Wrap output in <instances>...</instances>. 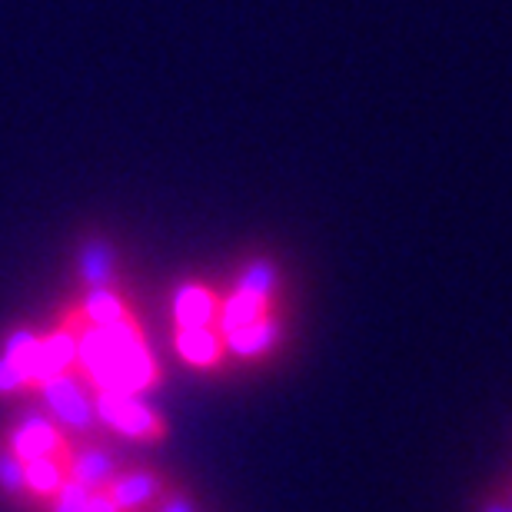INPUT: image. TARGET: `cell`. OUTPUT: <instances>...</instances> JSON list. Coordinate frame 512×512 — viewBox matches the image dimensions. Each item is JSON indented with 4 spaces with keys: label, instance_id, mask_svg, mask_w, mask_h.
I'll list each match as a JSON object with an SVG mask.
<instances>
[{
    "label": "cell",
    "instance_id": "obj_17",
    "mask_svg": "<svg viewBox=\"0 0 512 512\" xmlns=\"http://www.w3.org/2000/svg\"><path fill=\"white\" fill-rule=\"evenodd\" d=\"M0 489L7 496H24L27 483H24V459H20L10 446H0Z\"/></svg>",
    "mask_w": 512,
    "mask_h": 512
},
{
    "label": "cell",
    "instance_id": "obj_16",
    "mask_svg": "<svg viewBox=\"0 0 512 512\" xmlns=\"http://www.w3.org/2000/svg\"><path fill=\"white\" fill-rule=\"evenodd\" d=\"M90 493H94V489L67 476L64 483H60L57 493L50 499H44V503H47V512H84Z\"/></svg>",
    "mask_w": 512,
    "mask_h": 512
},
{
    "label": "cell",
    "instance_id": "obj_15",
    "mask_svg": "<svg viewBox=\"0 0 512 512\" xmlns=\"http://www.w3.org/2000/svg\"><path fill=\"white\" fill-rule=\"evenodd\" d=\"M67 479V459L64 456H34L24 459V483L27 493L37 499H50Z\"/></svg>",
    "mask_w": 512,
    "mask_h": 512
},
{
    "label": "cell",
    "instance_id": "obj_10",
    "mask_svg": "<svg viewBox=\"0 0 512 512\" xmlns=\"http://www.w3.org/2000/svg\"><path fill=\"white\" fill-rule=\"evenodd\" d=\"M220 300H223V293L213 290V286L203 283V280L180 283L177 290H173V306H170L173 326H207V323H217Z\"/></svg>",
    "mask_w": 512,
    "mask_h": 512
},
{
    "label": "cell",
    "instance_id": "obj_13",
    "mask_svg": "<svg viewBox=\"0 0 512 512\" xmlns=\"http://www.w3.org/2000/svg\"><path fill=\"white\" fill-rule=\"evenodd\" d=\"M77 310L90 326H110V323H124V320H133V316H137V310L127 303L124 290H120V283L87 290L77 300Z\"/></svg>",
    "mask_w": 512,
    "mask_h": 512
},
{
    "label": "cell",
    "instance_id": "obj_7",
    "mask_svg": "<svg viewBox=\"0 0 512 512\" xmlns=\"http://www.w3.org/2000/svg\"><path fill=\"white\" fill-rule=\"evenodd\" d=\"M20 459H34V456H64L70 459L74 446L70 439L64 436L50 416H40V413H30L17 423V429L10 433V443H7Z\"/></svg>",
    "mask_w": 512,
    "mask_h": 512
},
{
    "label": "cell",
    "instance_id": "obj_18",
    "mask_svg": "<svg viewBox=\"0 0 512 512\" xmlns=\"http://www.w3.org/2000/svg\"><path fill=\"white\" fill-rule=\"evenodd\" d=\"M150 512H203V509H200V499L193 496L187 486L170 483L167 489H163V496L153 503Z\"/></svg>",
    "mask_w": 512,
    "mask_h": 512
},
{
    "label": "cell",
    "instance_id": "obj_1",
    "mask_svg": "<svg viewBox=\"0 0 512 512\" xmlns=\"http://www.w3.org/2000/svg\"><path fill=\"white\" fill-rule=\"evenodd\" d=\"M77 336V370L87 376L94 393H147L160 386V363L143 336L140 316L110 326H90L77 303L60 316Z\"/></svg>",
    "mask_w": 512,
    "mask_h": 512
},
{
    "label": "cell",
    "instance_id": "obj_2",
    "mask_svg": "<svg viewBox=\"0 0 512 512\" xmlns=\"http://www.w3.org/2000/svg\"><path fill=\"white\" fill-rule=\"evenodd\" d=\"M40 399H44L50 419L64 429H74V433H97L100 419H97V406H94V386L87 383V376L80 370H64L57 376H50L37 386Z\"/></svg>",
    "mask_w": 512,
    "mask_h": 512
},
{
    "label": "cell",
    "instance_id": "obj_9",
    "mask_svg": "<svg viewBox=\"0 0 512 512\" xmlns=\"http://www.w3.org/2000/svg\"><path fill=\"white\" fill-rule=\"evenodd\" d=\"M77 280L84 290L94 286H117L120 283V253L117 243L104 233H90L80 240L77 250Z\"/></svg>",
    "mask_w": 512,
    "mask_h": 512
},
{
    "label": "cell",
    "instance_id": "obj_11",
    "mask_svg": "<svg viewBox=\"0 0 512 512\" xmlns=\"http://www.w3.org/2000/svg\"><path fill=\"white\" fill-rule=\"evenodd\" d=\"M286 306L283 300H270V296H256L250 290H243V286H230L227 293H223L220 300V316H217V326L223 330V336L243 330V326L256 323L260 316L280 310Z\"/></svg>",
    "mask_w": 512,
    "mask_h": 512
},
{
    "label": "cell",
    "instance_id": "obj_8",
    "mask_svg": "<svg viewBox=\"0 0 512 512\" xmlns=\"http://www.w3.org/2000/svg\"><path fill=\"white\" fill-rule=\"evenodd\" d=\"M64 370H77V336L70 333L67 326L57 323V330H50L37 340L34 360L27 366L30 393H37L40 383L57 373H64Z\"/></svg>",
    "mask_w": 512,
    "mask_h": 512
},
{
    "label": "cell",
    "instance_id": "obj_14",
    "mask_svg": "<svg viewBox=\"0 0 512 512\" xmlns=\"http://www.w3.org/2000/svg\"><path fill=\"white\" fill-rule=\"evenodd\" d=\"M233 286H243L256 296H270V300H283V270L270 253H256L243 260Z\"/></svg>",
    "mask_w": 512,
    "mask_h": 512
},
{
    "label": "cell",
    "instance_id": "obj_5",
    "mask_svg": "<svg viewBox=\"0 0 512 512\" xmlns=\"http://www.w3.org/2000/svg\"><path fill=\"white\" fill-rule=\"evenodd\" d=\"M283 340H286V306L260 316L256 323L243 326L237 333H230L227 350H230V360L256 366V363H266L270 356L280 353Z\"/></svg>",
    "mask_w": 512,
    "mask_h": 512
},
{
    "label": "cell",
    "instance_id": "obj_12",
    "mask_svg": "<svg viewBox=\"0 0 512 512\" xmlns=\"http://www.w3.org/2000/svg\"><path fill=\"white\" fill-rule=\"evenodd\" d=\"M124 463L117 459V453L110 446H100V443H87L70 453L67 459V476L77 479L90 489H104L110 479H114Z\"/></svg>",
    "mask_w": 512,
    "mask_h": 512
},
{
    "label": "cell",
    "instance_id": "obj_6",
    "mask_svg": "<svg viewBox=\"0 0 512 512\" xmlns=\"http://www.w3.org/2000/svg\"><path fill=\"white\" fill-rule=\"evenodd\" d=\"M170 483L173 479L153 466H124L104 489L120 506V512H150Z\"/></svg>",
    "mask_w": 512,
    "mask_h": 512
},
{
    "label": "cell",
    "instance_id": "obj_19",
    "mask_svg": "<svg viewBox=\"0 0 512 512\" xmlns=\"http://www.w3.org/2000/svg\"><path fill=\"white\" fill-rule=\"evenodd\" d=\"M37 340H40L37 333H30V330H14V333H10L7 340H4V356H10L14 363H20V366H24V373H27L30 360H34Z\"/></svg>",
    "mask_w": 512,
    "mask_h": 512
},
{
    "label": "cell",
    "instance_id": "obj_20",
    "mask_svg": "<svg viewBox=\"0 0 512 512\" xmlns=\"http://www.w3.org/2000/svg\"><path fill=\"white\" fill-rule=\"evenodd\" d=\"M17 393H30L27 373L20 363H14L10 356L0 353V396H17Z\"/></svg>",
    "mask_w": 512,
    "mask_h": 512
},
{
    "label": "cell",
    "instance_id": "obj_22",
    "mask_svg": "<svg viewBox=\"0 0 512 512\" xmlns=\"http://www.w3.org/2000/svg\"><path fill=\"white\" fill-rule=\"evenodd\" d=\"M84 512H120V506L107 496V489H94V493H90V499H87Z\"/></svg>",
    "mask_w": 512,
    "mask_h": 512
},
{
    "label": "cell",
    "instance_id": "obj_23",
    "mask_svg": "<svg viewBox=\"0 0 512 512\" xmlns=\"http://www.w3.org/2000/svg\"><path fill=\"white\" fill-rule=\"evenodd\" d=\"M499 483H503V489H506V493H509V499H512V473H506L503 479H499Z\"/></svg>",
    "mask_w": 512,
    "mask_h": 512
},
{
    "label": "cell",
    "instance_id": "obj_21",
    "mask_svg": "<svg viewBox=\"0 0 512 512\" xmlns=\"http://www.w3.org/2000/svg\"><path fill=\"white\" fill-rule=\"evenodd\" d=\"M473 512H512V499H509V493L503 489L499 479L479 489L476 499H473Z\"/></svg>",
    "mask_w": 512,
    "mask_h": 512
},
{
    "label": "cell",
    "instance_id": "obj_4",
    "mask_svg": "<svg viewBox=\"0 0 512 512\" xmlns=\"http://www.w3.org/2000/svg\"><path fill=\"white\" fill-rule=\"evenodd\" d=\"M173 350L190 370L220 373L230 363L227 336L217 323L207 326H173Z\"/></svg>",
    "mask_w": 512,
    "mask_h": 512
},
{
    "label": "cell",
    "instance_id": "obj_3",
    "mask_svg": "<svg viewBox=\"0 0 512 512\" xmlns=\"http://www.w3.org/2000/svg\"><path fill=\"white\" fill-rule=\"evenodd\" d=\"M97 419L114 433L143 446H157L170 436L167 416L157 413L143 393H97L94 396Z\"/></svg>",
    "mask_w": 512,
    "mask_h": 512
}]
</instances>
